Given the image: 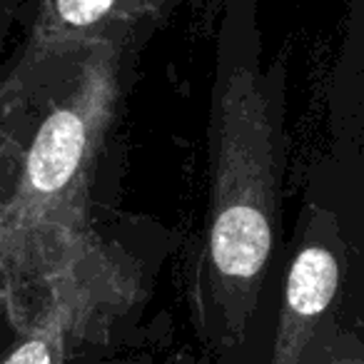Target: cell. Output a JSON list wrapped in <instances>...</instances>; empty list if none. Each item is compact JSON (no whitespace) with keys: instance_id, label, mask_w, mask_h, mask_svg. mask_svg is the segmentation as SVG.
<instances>
[{"instance_id":"6da1fadb","label":"cell","mask_w":364,"mask_h":364,"mask_svg":"<svg viewBox=\"0 0 364 364\" xmlns=\"http://www.w3.org/2000/svg\"><path fill=\"white\" fill-rule=\"evenodd\" d=\"M85 147V127L77 115L60 110L43 122L28 155V177L41 193H55L75 172Z\"/></svg>"},{"instance_id":"7a4b0ae2","label":"cell","mask_w":364,"mask_h":364,"mask_svg":"<svg viewBox=\"0 0 364 364\" xmlns=\"http://www.w3.org/2000/svg\"><path fill=\"white\" fill-rule=\"evenodd\" d=\"M269 252V225L252 208H230L213 230V257L225 274L252 277Z\"/></svg>"},{"instance_id":"3957f363","label":"cell","mask_w":364,"mask_h":364,"mask_svg":"<svg viewBox=\"0 0 364 364\" xmlns=\"http://www.w3.org/2000/svg\"><path fill=\"white\" fill-rule=\"evenodd\" d=\"M337 287V264L327 250L309 247L294 259L287 282L289 307L299 314H317L329 304Z\"/></svg>"},{"instance_id":"277c9868","label":"cell","mask_w":364,"mask_h":364,"mask_svg":"<svg viewBox=\"0 0 364 364\" xmlns=\"http://www.w3.org/2000/svg\"><path fill=\"white\" fill-rule=\"evenodd\" d=\"M112 0H58L60 18L70 26H90L110 11Z\"/></svg>"},{"instance_id":"5b68a950","label":"cell","mask_w":364,"mask_h":364,"mask_svg":"<svg viewBox=\"0 0 364 364\" xmlns=\"http://www.w3.org/2000/svg\"><path fill=\"white\" fill-rule=\"evenodd\" d=\"M3 364H50V352H48L46 342L33 339V342L23 344L18 352H13L11 359H6Z\"/></svg>"}]
</instances>
